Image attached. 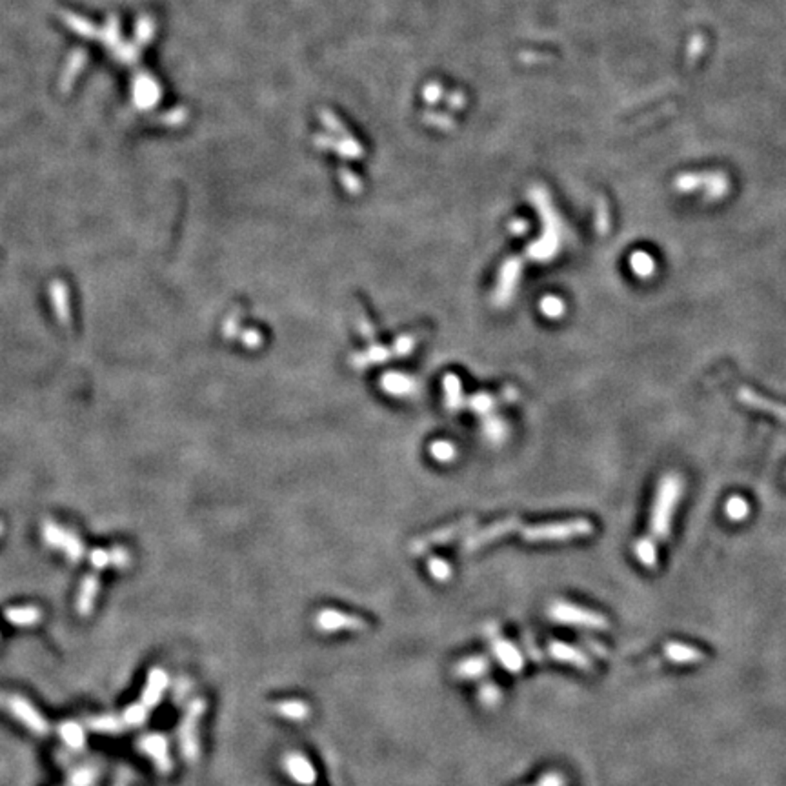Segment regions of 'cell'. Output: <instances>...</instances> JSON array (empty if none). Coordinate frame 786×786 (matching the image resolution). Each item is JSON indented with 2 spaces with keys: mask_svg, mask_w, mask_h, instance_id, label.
<instances>
[{
  "mask_svg": "<svg viewBox=\"0 0 786 786\" xmlns=\"http://www.w3.org/2000/svg\"><path fill=\"white\" fill-rule=\"evenodd\" d=\"M681 495H683V479L677 473H666L655 492L654 505H652V511H650V526L648 533L644 535V539H648L650 542H654L655 546H659L661 542L668 539L670 531H672V519L679 505Z\"/></svg>",
  "mask_w": 786,
  "mask_h": 786,
  "instance_id": "cell-1",
  "label": "cell"
},
{
  "mask_svg": "<svg viewBox=\"0 0 786 786\" xmlns=\"http://www.w3.org/2000/svg\"><path fill=\"white\" fill-rule=\"evenodd\" d=\"M206 712V701L202 697H195L188 702L186 712L182 715L177 730V739H179V748L182 752V757L186 763L193 765L199 761L201 755V741H199V724Z\"/></svg>",
  "mask_w": 786,
  "mask_h": 786,
  "instance_id": "cell-2",
  "label": "cell"
},
{
  "mask_svg": "<svg viewBox=\"0 0 786 786\" xmlns=\"http://www.w3.org/2000/svg\"><path fill=\"white\" fill-rule=\"evenodd\" d=\"M594 531V524L586 519H572L564 522H550V524L526 528L522 537L530 542L546 541H570L574 537H585Z\"/></svg>",
  "mask_w": 786,
  "mask_h": 786,
  "instance_id": "cell-3",
  "label": "cell"
},
{
  "mask_svg": "<svg viewBox=\"0 0 786 786\" xmlns=\"http://www.w3.org/2000/svg\"><path fill=\"white\" fill-rule=\"evenodd\" d=\"M550 619L561 624H570V626H583L590 628V630H608V619L605 616H600L599 611L588 610L583 606L572 605V603H564V600H557L550 606L548 610Z\"/></svg>",
  "mask_w": 786,
  "mask_h": 786,
  "instance_id": "cell-4",
  "label": "cell"
},
{
  "mask_svg": "<svg viewBox=\"0 0 786 786\" xmlns=\"http://www.w3.org/2000/svg\"><path fill=\"white\" fill-rule=\"evenodd\" d=\"M42 539L48 546L60 550L71 563H79L86 557V546L79 535H75L73 531L57 522H42Z\"/></svg>",
  "mask_w": 786,
  "mask_h": 786,
  "instance_id": "cell-5",
  "label": "cell"
},
{
  "mask_svg": "<svg viewBox=\"0 0 786 786\" xmlns=\"http://www.w3.org/2000/svg\"><path fill=\"white\" fill-rule=\"evenodd\" d=\"M315 628L322 633L337 632H364L368 630V622L359 616H351L333 608H325L317 611L314 619Z\"/></svg>",
  "mask_w": 786,
  "mask_h": 786,
  "instance_id": "cell-6",
  "label": "cell"
},
{
  "mask_svg": "<svg viewBox=\"0 0 786 786\" xmlns=\"http://www.w3.org/2000/svg\"><path fill=\"white\" fill-rule=\"evenodd\" d=\"M486 633H488L490 644H492V652H494L495 659L505 666V670H508L510 674L522 672V668H524V657H522L521 650L517 648L511 641L500 635L499 626L497 624H488Z\"/></svg>",
  "mask_w": 786,
  "mask_h": 786,
  "instance_id": "cell-7",
  "label": "cell"
},
{
  "mask_svg": "<svg viewBox=\"0 0 786 786\" xmlns=\"http://www.w3.org/2000/svg\"><path fill=\"white\" fill-rule=\"evenodd\" d=\"M131 97L133 106L140 110V112H149L162 99V90H160V84L157 82L155 77H151L146 71H140V73L133 77Z\"/></svg>",
  "mask_w": 786,
  "mask_h": 786,
  "instance_id": "cell-8",
  "label": "cell"
},
{
  "mask_svg": "<svg viewBox=\"0 0 786 786\" xmlns=\"http://www.w3.org/2000/svg\"><path fill=\"white\" fill-rule=\"evenodd\" d=\"M138 750L148 757L160 774H170L173 768V761L170 755L168 739L160 733H146L138 739Z\"/></svg>",
  "mask_w": 786,
  "mask_h": 786,
  "instance_id": "cell-9",
  "label": "cell"
},
{
  "mask_svg": "<svg viewBox=\"0 0 786 786\" xmlns=\"http://www.w3.org/2000/svg\"><path fill=\"white\" fill-rule=\"evenodd\" d=\"M8 705H10V712L13 713V715H15L27 730H31V732L37 733V735H46V733L49 732L48 721H46V719L40 715V712H38L37 708L33 707L29 701H26L24 697L18 696L11 697Z\"/></svg>",
  "mask_w": 786,
  "mask_h": 786,
  "instance_id": "cell-10",
  "label": "cell"
},
{
  "mask_svg": "<svg viewBox=\"0 0 786 786\" xmlns=\"http://www.w3.org/2000/svg\"><path fill=\"white\" fill-rule=\"evenodd\" d=\"M282 766H284V770H286L288 776L292 777L297 785L312 786L315 781H317V770H315V766L312 765V761H309L304 754H301V752H288V754L284 755Z\"/></svg>",
  "mask_w": 786,
  "mask_h": 786,
  "instance_id": "cell-11",
  "label": "cell"
},
{
  "mask_svg": "<svg viewBox=\"0 0 786 786\" xmlns=\"http://www.w3.org/2000/svg\"><path fill=\"white\" fill-rule=\"evenodd\" d=\"M737 398L744 406H748L755 411H763V414L776 417L781 422H786V404L770 401V398L763 397L761 393L754 392L752 388H746V386H741L737 390Z\"/></svg>",
  "mask_w": 786,
  "mask_h": 786,
  "instance_id": "cell-12",
  "label": "cell"
},
{
  "mask_svg": "<svg viewBox=\"0 0 786 786\" xmlns=\"http://www.w3.org/2000/svg\"><path fill=\"white\" fill-rule=\"evenodd\" d=\"M548 654L555 661L575 666V668L583 670V672H592L594 670V664H592L588 655L585 652H581L579 648L572 646V644L561 643V641H550L548 643Z\"/></svg>",
  "mask_w": 786,
  "mask_h": 786,
  "instance_id": "cell-13",
  "label": "cell"
},
{
  "mask_svg": "<svg viewBox=\"0 0 786 786\" xmlns=\"http://www.w3.org/2000/svg\"><path fill=\"white\" fill-rule=\"evenodd\" d=\"M168 686H170L168 674L162 668H153L148 675V681H146V686H144L142 690V701L140 702H144L151 710V708H155L162 701V696L168 690Z\"/></svg>",
  "mask_w": 786,
  "mask_h": 786,
  "instance_id": "cell-14",
  "label": "cell"
},
{
  "mask_svg": "<svg viewBox=\"0 0 786 786\" xmlns=\"http://www.w3.org/2000/svg\"><path fill=\"white\" fill-rule=\"evenodd\" d=\"M490 672V659L484 655H473V657H466L459 661L453 666V675L457 679L462 681H475L486 677Z\"/></svg>",
  "mask_w": 786,
  "mask_h": 786,
  "instance_id": "cell-15",
  "label": "cell"
},
{
  "mask_svg": "<svg viewBox=\"0 0 786 786\" xmlns=\"http://www.w3.org/2000/svg\"><path fill=\"white\" fill-rule=\"evenodd\" d=\"M49 301L53 306L55 317L59 319V322L68 325L71 319V306H69V290L64 282L60 279H55L49 284Z\"/></svg>",
  "mask_w": 786,
  "mask_h": 786,
  "instance_id": "cell-16",
  "label": "cell"
},
{
  "mask_svg": "<svg viewBox=\"0 0 786 786\" xmlns=\"http://www.w3.org/2000/svg\"><path fill=\"white\" fill-rule=\"evenodd\" d=\"M99 590H101L99 575L97 574L86 575L84 579H82V585H80L79 588V595H77V611H79V616L88 617L91 611H93Z\"/></svg>",
  "mask_w": 786,
  "mask_h": 786,
  "instance_id": "cell-17",
  "label": "cell"
},
{
  "mask_svg": "<svg viewBox=\"0 0 786 786\" xmlns=\"http://www.w3.org/2000/svg\"><path fill=\"white\" fill-rule=\"evenodd\" d=\"M517 524H519L517 521H503L497 522V524L494 526H490V528H486L484 531H479L477 535L470 537V539L464 542V550H466V552H473V550L484 546L486 542L494 541L497 537L505 535V533H508V531L511 530H516Z\"/></svg>",
  "mask_w": 786,
  "mask_h": 786,
  "instance_id": "cell-18",
  "label": "cell"
},
{
  "mask_svg": "<svg viewBox=\"0 0 786 786\" xmlns=\"http://www.w3.org/2000/svg\"><path fill=\"white\" fill-rule=\"evenodd\" d=\"M273 712L279 718H284L288 721L293 722H303L309 719L312 715V708L308 702L301 701V699H288V701H281L273 705Z\"/></svg>",
  "mask_w": 786,
  "mask_h": 786,
  "instance_id": "cell-19",
  "label": "cell"
},
{
  "mask_svg": "<svg viewBox=\"0 0 786 786\" xmlns=\"http://www.w3.org/2000/svg\"><path fill=\"white\" fill-rule=\"evenodd\" d=\"M664 655L677 664H696L701 663L702 659H705V654H702L701 650L681 643L664 644Z\"/></svg>",
  "mask_w": 786,
  "mask_h": 786,
  "instance_id": "cell-20",
  "label": "cell"
},
{
  "mask_svg": "<svg viewBox=\"0 0 786 786\" xmlns=\"http://www.w3.org/2000/svg\"><path fill=\"white\" fill-rule=\"evenodd\" d=\"M86 62H88V55H86L84 49H75L73 53L69 55L68 62L64 66V73L60 77V88H62V91H68L73 86L80 71L84 69Z\"/></svg>",
  "mask_w": 786,
  "mask_h": 786,
  "instance_id": "cell-21",
  "label": "cell"
},
{
  "mask_svg": "<svg viewBox=\"0 0 786 786\" xmlns=\"http://www.w3.org/2000/svg\"><path fill=\"white\" fill-rule=\"evenodd\" d=\"M5 621L15 624V626H33L40 621V610L37 606H15V608H8L4 611Z\"/></svg>",
  "mask_w": 786,
  "mask_h": 786,
  "instance_id": "cell-22",
  "label": "cell"
},
{
  "mask_svg": "<svg viewBox=\"0 0 786 786\" xmlns=\"http://www.w3.org/2000/svg\"><path fill=\"white\" fill-rule=\"evenodd\" d=\"M62 21L66 26L69 27V31L77 33L80 37L84 38H97L99 37V27L91 21H88L86 16L79 15V13H71V11H64L62 13Z\"/></svg>",
  "mask_w": 786,
  "mask_h": 786,
  "instance_id": "cell-23",
  "label": "cell"
},
{
  "mask_svg": "<svg viewBox=\"0 0 786 786\" xmlns=\"http://www.w3.org/2000/svg\"><path fill=\"white\" fill-rule=\"evenodd\" d=\"M99 40H101L104 46H106L110 51H112L117 44L123 42V33H121V21H118L117 16L112 15L107 16L106 24L102 27H99Z\"/></svg>",
  "mask_w": 786,
  "mask_h": 786,
  "instance_id": "cell-24",
  "label": "cell"
},
{
  "mask_svg": "<svg viewBox=\"0 0 786 786\" xmlns=\"http://www.w3.org/2000/svg\"><path fill=\"white\" fill-rule=\"evenodd\" d=\"M59 733L62 741L68 744L71 750H82L86 743V732L84 728L77 724L73 721H66L59 726Z\"/></svg>",
  "mask_w": 786,
  "mask_h": 786,
  "instance_id": "cell-25",
  "label": "cell"
},
{
  "mask_svg": "<svg viewBox=\"0 0 786 786\" xmlns=\"http://www.w3.org/2000/svg\"><path fill=\"white\" fill-rule=\"evenodd\" d=\"M88 728L97 733H121L126 724L123 718H115V715H93L88 719Z\"/></svg>",
  "mask_w": 786,
  "mask_h": 786,
  "instance_id": "cell-26",
  "label": "cell"
},
{
  "mask_svg": "<svg viewBox=\"0 0 786 786\" xmlns=\"http://www.w3.org/2000/svg\"><path fill=\"white\" fill-rule=\"evenodd\" d=\"M657 548L654 542H650L648 539L641 537L635 544H633V553L641 564H644L646 568H655L657 566Z\"/></svg>",
  "mask_w": 786,
  "mask_h": 786,
  "instance_id": "cell-27",
  "label": "cell"
},
{
  "mask_svg": "<svg viewBox=\"0 0 786 786\" xmlns=\"http://www.w3.org/2000/svg\"><path fill=\"white\" fill-rule=\"evenodd\" d=\"M149 718V708L144 705V702H135V705H129L126 710H124L123 713V721L126 726H131V728H137V726H142V724H146V721H148Z\"/></svg>",
  "mask_w": 786,
  "mask_h": 786,
  "instance_id": "cell-28",
  "label": "cell"
},
{
  "mask_svg": "<svg viewBox=\"0 0 786 786\" xmlns=\"http://www.w3.org/2000/svg\"><path fill=\"white\" fill-rule=\"evenodd\" d=\"M153 35H155L153 18L149 15L138 16L137 22H135V44H137L138 48H140V46H146V44H149V40L153 38Z\"/></svg>",
  "mask_w": 786,
  "mask_h": 786,
  "instance_id": "cell-29",
  "label": "cell"
},
{
  "mask_svg": "<svg viewBox=\"0 0 786 786\" xmlns=\"http://www.w3.org/2000/svg\"><path fill=\"white\" fill-rule=\"evenodd\" d=\"M500 699H503V692H500L497 683L488 681V683H483V685L479 686V701H481L483 707L486 708L499 707Z\"/></svg>",
  "mask_w": 786,
  "mask_h": 786,
  "instance_id": "cell-30",
  "label": "cell"
},
{
  "mask_svg": "<svg viewBox=\"0 0 786 786\" xmlns=\"http://www.w3.org/2000/svg\"><path fill=\"white\" fill-rule=\"evenodd\" d=\"M112 53L121 64L133 66L138 60L140 48H138L135 42H126V40H123V42L117 44V46L112 49Z\"/></svg>",
  "mask_w": 786,
  "mask_h": 786,
  "instance_id": "cell-31",
  "label": "cell"
},
{
  "mask_svg": "<svg viewBox=\"0 0 786 786\" xmlns=\"http://www.w3.org/2000/svg\"><path fill=\"white\" fill-rule=\"evenodd\" d=\"M630 264H632V270L635 271V275H639L641 279H648L655 270L654 259L646 255V253H633L632 259H630Z\"/></svg>",
  "mask_w": 786,
  "mask_h": 786,
  "instance_id": "cell-32",
  "label": "cell"
},
{
  "mask_svg": "<svg viewBox=\"0 0 786 786\" xmlns=\"http://www.w3.org/2000/svg\"><path fill=\"white\" fill-rule=\"evenodd\" d=\"M724 508H726V516L730 517V519H733V521H741V519H744V517L748 516L750 511L748 503H746L743 497H739V495L730 497Z\"/></svg>",
  "mask_w": 786,
  "mask_h": 786,
  "instance_id": "cell-33",
  "label": "cell"
},
{
  "mask_svg": "<svg viewBox=\"0 0 786 786\" xmlns=\"http://www.w3.org/2000/svg\"><path fill=\"white\" fill-rule=\"evenodd\" d=\"M97 779V772L90 766H82V768H75L69 774V786H93Z\"/></svg>",
  "mask_w": 786,
  "mask_h": 786,
  "instance_id": "cell-34",
  "label": "cell"
},
{
  "mask_svg": "<svg viewBox=\"0 0 786 786\" xmlns=\"http://www.w3.org/2000/svg\"><path fill=\"white\" fill-rule=\"evenodd\" d=\"M90 563L97 572H101V570L112 566V550L95 548V550L90 553Z\"/></svg>",
  "mask_w": 786,
  "mask_h": 786,
  "instance_id": "cell-35",
  "label": "cell"
},
{
  "mask_svg": "<svg viewBox=\"0 0 786 786\" xmlns=\"http://www.w3.org/2000/svg\"><path fill=\"white\" fill-rule=\"evenodd\" d=\"M428 566H430V574L433 575L437 581H446V579H450V575H452V568H450V564H448L446 561L439 559V557L430 559Z\"/></svg>",
  "mask_w": 786,
  "mask_h": 786,
  "instance_id": "cell-36",
  "label": "cell"
},
{
  "mask_svg": "<svg viewBox=\"0 0 786 786\" xmlns=\"http://www.w3.org/2000/svg\"><path fill=\"white\" fill-rule=\"evenodd\" d=\"M542 312L548 315V317H559V315L563 314L564 312V304L561 299L557 297H546L544 301H542Z\"/></svg>",
  "mask_w": 786,
  "mask_h": 786,
  "instance_id": "cell-37",
  "label": "cell"
},
{
  "mask_svg": "<svg viewBox=\"0 0 786 786\" xmlns=\"http://www.w3.org/2000/svg\"><path fill=\"white\" fill-rule=\"evenodd\" d=\"M535 786H564V777L557 772H548L539 779Z\"/></svg>",
  "mask_w": 786,
  "mask_h": 786,
  "instance_id": "cell-38",
  "label": "cell"
},
{
  "mask_svg": "<svg viewBox=\"0 0 786 786\" xmlns=\"http://www.w3.org/2000/svg\"><path fill=\"white\" fill-rule=\"evenodd\" d=\"M431 450H433V455L439 459L453 457V446H450L448 442H437L431 446Z\"/></svg>",
  "mask_w": 786,
  "mask_h": 786,
  "instance_id": "cell-39",
  "label": "cell"
},
{
  "mask_svg": "<svg viewBox=\"0 0 786 786\" xmlns=\"http://www.w3.org/2000/svg\"><path fill=\"white\" fill-rule=\"evenodd\" d=\"M524 644H526V646H528V648H530L531 659H533V661H541V659H542V657H541V652H537V648H535V646H533V639H531L530 635H526Z\"/></svg>",
  "mask_w": 786,
  "mask_h": 786,
  "instance_id": "cell-40",
  "label": "cell"
},
{
  "mask_svg": "<svg viewBox=\"0 0 786 786\" xmlns=\"http://www.w3.org/2000/svg\"><path fill=\"white\" fill-rule=\"evenodd\" d=\"M181 121H182V113L179 112V110H177V112L175 110H173V112H170L164 118V123H168V124H179Z\"/></svg>",
  "mask_w": 786,
  "mask_h": 786,
  "instance_id": "cell-41",
  "label": "cell"
},
{
  "mask_svg": "<svg viewBox=\"0 0 786 786\" xmlns=\"http://www.w3.org/2000/svg\"><path fill=\"white\" fill-rule=\"evenodd\" d=\"M2 530H4V526H2V522H0V533H2Z\"/></svg>",
  "mask_w": 786,
  "mask_h": 786,
  "instance_id": "cell-42",
  "label": "cell"
}]
</instances>
